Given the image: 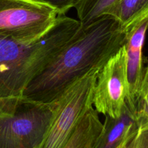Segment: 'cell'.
Segmentation results:
<instances>
[{
  "label": "cell",
  "mask_w": 148,
  "mask_h": 148,
  "mask_svg": "<svg viewBox=\"0 0 148 148\" xmlns=\"http://www.w3.org/2000/svg\"><path fill=\"white\" fill-rule=\"evenodd\" d=\"M101 69L90 72L59 98V106L40 148H62L64 145L85 113L92 106L94 87Z\"/></svg>",
  "instance_id": "277c9868"
},
{
  "label": "cell",
  "mask_w": 148,
  "mask_h": 148,
  "mask_svg": "<svg viewBox=\"0 0 148 148\" xmlns=\"http://www.w3.org/2000/svg\"><path fill=\"white\" fill-rule=\"evenodd\" d=\"M121 0H79L75 6L78 20L88 25L104 15H110Z\"/></svg>",
  "instance_id": "8fae6325"
},
{
  "label": "cell",
  "mask_w": 148,
  "mask_h": 148,
  "mask_svg": "<svg viewBox=\"0 0 148 148\" xmlns=\"http://www.w3.org/2000/svg\"><path fill=\"white\" fill-rule=\"evenodd\" d=\"M110 15L129 32L138 21L148 15V0H121Z\"/></svg>",
  "instance_id": "30bf717a"
},
{
  "label": "cell",
  "mask_w": 148,
  "mask_h": 148,
  "mask_svg": "<svg viewBox=\"0 0 148 148\" xmlns=\"http://www.w3.org/2000/svg\"><path fill=\"white\" fill-rule=\"evenodd\" d=\"M48 4L58 12L59 15H64L71 9L75 8L79 0H34Z\"/></svg>",
  "instance_id": "5bb4252c"
},
{
  "label": "cell",
  "mask_w": 148,
  "mask_h": 148,
  "mask_svg": "<svg viewBox=\"0 0 148 148\" xmlns=\"http://www.w3.org/2000/svg\"><path fill=\"white\" fill-rule=\"evenodd\" d=\"M127 34L111 15L82 25L75 38L27 85L22 96L43 103L58 99L90 72L102 68L125 45Z\"/></svg>",
  "instance_id": "6da1fadb"
},
{
  "label": "cell",
  "mask_w": 148,
  "mask_h": 148,
  "mask_svg": "<svg viewBox=\"0 0 148 148\" xmlns=\"http://www.w3.org/2000/svg\"><path fill=\"white\" fill-rule=\"evenodd\" d=\"M59 106L21 96L0 101V148H40Z\"/></svg>",
  "instance_id": "3957f363"
},
{
  "label": "cell",
  "mask_w": 148,
  "mask_h": 148,
  "mask_svg": "<svg viewBox=\"0 0 148 148\" xmlns=\"http://www.w3.org/2000/svg\"><path fill=\"white\" fill-rule=\"evenodd\" d=\"M58 17L54 8L34 0H0V34L38 38L51 28Z\"/></svg>",
  "instance_id": "5b68a950"
},
{
  "label": "cell",
  "mask_w": 148,
  "mask_h": 148,
  "mask_svg": "<svg viewBox=\"0 0 148 148\" xmlns=\"http://www.w3.org/2000/svg\"><path fill=\"white\" fill-rule=\"evenodd\" d=\"M81 23L59 15L41 37L23 40L0 34V101L19 98L59 52L75 38Z\"/></svg>",
  "instance_id": "7a4b0ae2"
},
{
  "label": "cell",
  "mask_w": 148,
  "mask_h": 148,
  "mask_svg": "<svg viewBox=\"0 0 148 148\" xmlns=\"http://www.w3.org/2000/svg\"><path fill=\"white\" fill-rule=\"evenodd\" d=\"M105 116L95 148H119L141 127L135 108L128 100L118 117Z\"/></svg>",
  "instance_id": "ba28073f"
},
{
  "label": "cell",
  "mask_w": 148,
  "mask_h": 148,
  "mask_svg": "<svg viewBox=\"0 0 148 148\" xmlns=\"http://www.w3.org/2000/svg\"><path fill=\"white\" fill-rule=\"evenodd\" d=\"M119 148H148V124L140 127L136 134Z\"/></svg>",
  "instance_id": "4fadbf2b"
},
{
  "label": "cell",
  "mask_w": 148,
  "mask_h": 148,
  "mask_svg": "<svg viewBox=\"0 0 148 148\" xmlns=\"http://www.w3.org/2000/svg\"><path fill=\"white\" fill-rule=\"evenodd\" d=\"M102 125L98 113L92 106L85 113L62 148H95Z\"/></svg>",
  "instance_id": "9c48e42d"
},
{
  "label": "cell",
  "mask_w": 148,
  "mask_h": 148,
  "mask_svg": "<svg viewBox=\"0 0 148 148\" xmlns=\"http://www.w3.org/2000/svg\"><path fill=\"white\" fill-rule=\"evenodd\" d=\"M129 97L125 45L113 55L98 72L92 95V106L98 114L116 118Z\"/></svg>",
  "instance_id": "8992f818"
},
{
  "label": "cell",
  "mask_w": 148,
  "mask_h": 148,
  "mask_svg": "<svg viewBox=\"0 0 148 148\" xmlns=\"http://www.w3.org/2000/svg\"><path fill=\"white\" fill-rule=\"evenodd\" d=\"M136 112L141 127L148 124V65L143 72L140 92L136 103Z\"/></svg>",
  "instance_id": "7c38bea8"
},
{
  "label": "cell",
  "mask_w": 148,
  "mask_h": 148,
  "mask_svg": "<svg viewBox=\"0 0 148 148\" xmlns=\"http://www.w3.org/2000/svg\"><path fill=\"white\" fill-rule=\"evenodd\" d=\"M148 30V15L141 19L128 32L125 43L129 84L128 101L135 108L144 72L143 50Z\"/></svg>",
  "instance_id": "52a82bcc"
}]
</instances>
